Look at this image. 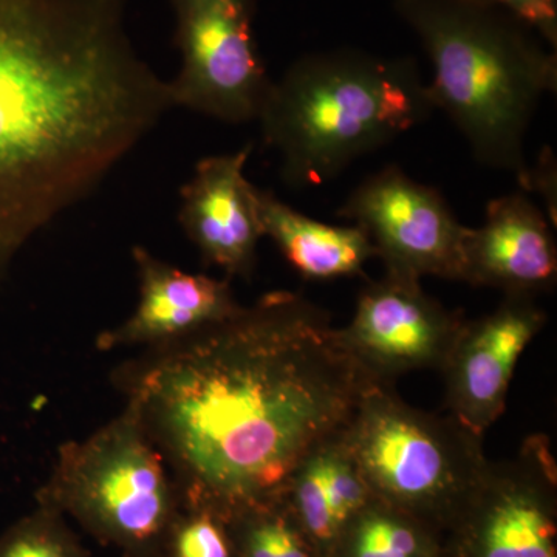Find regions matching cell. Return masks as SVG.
<instances>
[{
    "label": "cell",
    "mask_w": 557,
    "mask_h": 557,
    "mask_svg": "<svg viewBox=\"0 0 557 557\" xmlns=\"http://www.w3.org/2000/svg\"><path fill=\"white\" fill-rule=\"evenodd\" d=\"M338 215L364 230L386 273L463 282L468 226L437 189L399 168L387 166L366 178Z\"/></svg>",
    "instance_id": "cell-8"
},
{
    "label": "cell",
    "mask_w": 557,
    "mask_h": 557,
    "mask_svg": "<svg viewBox=\"0 0 557 557\" xmlns=\"http://www.w3.org/2000/svg\"><path fill=\"white\" fill-rule=\"evenodd\" d=\"M555 225L528 197L512 193L487 203L485 222L468 228L463 282L537 298L557 282Z\"/></svg>",
    "instance_id": "cell-13"
},
{
    "label": "cell",
    "mask_w": 557,
    "mask_h": 557,
    "mask_svg": "<svg viewBox=\"0 0 557 557\" xmlns=\"http://www.w3.org/2000/svg\"><path fill=\"white\" fill-rule=\"evenodd\" d=\"M557 465L547 435L490 461L456 520L457 557H557Z\"/></svg>",
    "instance_id": "cell-9"
},
{
    "label": "cell",
    "mask_w": 557,
    "mask_h": 557,
    "mask_svg": "<svg viewBox=\"0 0 557 557\" xmlns=\"http://www.w3.org/2000/svg\"><path fill=\"white\" fill-rule=\"evenodd\" d=\"M434 110L412 58L336 49L293 62L271 84L258 121L284 182L307 189L416 129Z\"/></svg>",
    "instance_id": "cell-4"
},
{
    "label": "cell",
    "mask_w": 557,
    "mask_h": 557,
    "mask_svg": "<svg viewBox=\"0 0 557 557\" xmlns=\"http://www.w3.org/2000/svg\"><path fill=\"white\" fill-rule=\"evenodd\" d=\"M420 278L386 273L359 293L348 325L338 329L348 354L376 383L416 370H442L467 319L421 288Z\"/></svg>",
    "instance_id": "cell-10"
},
{
    "label": "cell",
    "mask_w": 557,
    "mask_h": 557,
    "mask_svg": "<svg viewBox=\"0 0 557 557\" xmlns=\"http://www.w3.org/2000/svg\"><path fill=\"white\" fill-rule=\"evenodd\" d=\"M172 108L121 0H0V271Z\"/></svg>",
    "instance_id": "cell-2"
},
{
    "label": "cell",
    "mask_w": 557,
    "mask_h": 557,
    "mask_svg": "<svg viewBox=\"0 0 557 557\" xmlns=\"http://www.w3.org/2000/svg\"><path fill=\"white\" fill-rule=\"evenodd\" d=\"M139 298L134 313L98 335L101 351L156 347L218 324L240 309L228 278L193 274L164 262L148 249H132Z\"/></svg>",
    "instance_id": "cell-14"
},
{
    "label": "cell",
    "mask_w": 557,
    "mask_h": 557,
    "mask_svg": "<svg viewBox=\"0 0 557 557\" xmlns=\"http://www.w3.org/2000/svg\"><path fill=\"white\" fill-rule=\"evenodd\" d=\"M556 160L552 149L542 152L536 166L528 168L527 177L523 180L522 189L525 193L539 194L544 199L549 222L556 226L557 222V182Z\"/></svg>",
    "instance_id": "cell-22"
},
{
    "label": "cell",
    "mask_w": 557,
    "mask_h": 557,
    "mask_svg": "<svg viewBox=\"0 0 557 557\" xmlns=\"http://www.w3.org/2000/svg\"><path fill=\"white\" fill-rule=\"evenodd\" d=\"M252 146L197 163L182 188L180 223L207 265L251 278L263 237L258 188L245 175Z\"/></svg>",
    "instance_id": "cell-12"
},
{
    "label": "cell",
    "mask_w": 557,
    "mask_h": 557,
    "mask_svg": "<svg viewBox=\"0 0 557 557\" xmlns=\"http://www.w3.org/2000/svg\"><path fill=\"white\" fill-rule=\"evenodd\" d=\"M525 22L552 49L557 47V0H486Z\"/></svg>",
    "instance_id": "cell-21"
},
{
    "label": "cell",
    "mask_w": 557,
    "mask_h": 557,
    "mask_svg": "<svg viewBox=\"0 0 557 557\" xmlns=\"http://www.w3.org/2000/svg\"><path fill=\"white\" fill-rule=\"evenodd\" d=\"M324 448V446H322ZM321 449L296 469L285 487L284 498L296 522L318 549H332L339 534L322 472Z\"/></svg>",
    "instance_id": "cell-18"
},
{
    "label": "cell",
    "mask_w": 557,
    "mask_h": 557,
    "mask_svg": "<svg viewBox=\"0 0 557 557\" xmlns=\"http://www.w3.org/2000/svg\"><path fill=\"white\" fill-rule=\"evenodd\" d=\"M182 70L174 108L230 124L258 121L271 84L255 35V0H171Z\"/></svg>",
    "instance_id": "cell-7"
},
{
    "label": "cell",
    "mask_w": 557,
    "mask_h": 557,
    "mask_svg": "<svg viewBox=\"0 0 557 557\" xmlns=\"http://www.w3.org/2000/svg\"><path fill=\"white\" fill-rule=\"evenodd\" d=\"M482 438L408 405L392 384L370 387L341 435L372 497L428 527L467 507L490 465Z\"/></svg>",
    "instance_id": "cell-5"
},
{
    "label": "cell",
    "mask_w": 557,
    "mask_h": 557,
    "mask_svg": "<svg viewBox=\"0 0 557 557\" xmlns=\"http://www.w3.org/2000/svg\"><path fill=\"white\" fill-rule=\"evenodd\" d=\"M234 557H314V545L284 496L256 505L226 522Z\"/></svg>",
    "instance_id": "cell-17"
},
{
    "label": "cell",
    "mask_w": 557,
    "mask_h": 557,
    "mask_svg": "<svg viewBox=\"0 0 557 557\" xmlns=\"http://www.w3.org/2000/svg\"><path fill=\"white\" fill-rule=\"evenodd\" d=\"M547 324L537 298L505 295L500 306L465 321L443 364L449 416L483 437L507 408L520 355Z\"/></svg>",
    "instance_id": "cell-11"
},
{
    "label": "cell",
    "mask_w": 557,
    "mask_h": 557,
    "mask_svg": "<svg viewBox=\"0 0 557 557\" xmlns=\"http://www.w3.org/2000/svg\"><path fill=\"white\" fill-rule=\"evenodd\" d=\"M330 552L335 557H440L428 525L376 498L341 528Z\"/></svg>",
    "instance_id": "cell-16"
},
{
    "label": "cell",
    "mask_w": 557,
    "mask_h": 557,
    "mask_svg": "<svg viewBox=\"0 0 557 557\" xmlns=\"http://www.w3.org/2000/svg\"><path fill=\"white\" fill-rule=\"evenodd\" d=\"M0 557H90V553L65 516L38 505L0 539Z\"/></svg>",
    "instance_id": "cell-19"
},
{
    "label": "cell",
    "mask_w": 557,
    "mask_h": 557,
    "mask_svg": "<svg viewBox=\"0 0 557 557\" xmlns=\"http://www.w3.org/2000/svg\"><path fill=\"white\" fill-rule=\"evenodd\" d=\"M394 3L432 62L435 110L449 116L475 161L511 172L522 185L528 131L545 95L557 90L555 49L486 0Z\"/></svg>",
    "instance_id": "cell-3"
},
{
    "label": "cell",
    "mask_w": 557,
    "mask_h": 557,
    "mask_svg": "<svg viewBox=\"0 0 557 557\" xmlns=\"http://www.w3.org/2000/svg\"><path fill=\"white\" fill-rule=\"evenodd\" d=\"M115 383L182 507L225 523L284 496L300 463L339 438L380 384L327 311L295 292L267 293L218 324L148 347Z\"/></svg>",
    "instance_id": "cell-1"
},
{
    "label": "cell",
    "mask_w": 557,
    "mask_h": 557,
    "mask_svg": "<svg viewBox=\"0 0 557 557\" xmlns=\"http://www.w3.org/2000/svg\"><path fill=\"white\" fill-rule=\"evenodd\" d=\"M263 236L270 237L300 276L311 281L364 274L379 258L372 240L358 225H329L300 214L270 190H258Z\"/></svg>",
    "instance_id": "cell-15"
},
{
    "label": "cell",
    "mask_w": 557,
    "mask_h": 557,
    "mask_svg": "<svg viewBox=\"0 0 557 557\" xmlns=\"http://www.w3.org/2000/svg\"><path fill=\"white\" fill-rule=\"evenodd\" d=\"M159 557H234L226 523L203 509H180Z\"/></svg>",
    "instance_id": "cell-20"
},
{
    "label": "cell",
    "mask_w": 557,
    "mask_h": 557,
    "mask_svg": "<svg viewBox=\"0 0 557 557\" xmlns=\"http://www.w3.org/2000/svg\"><path fill=\"white\" fill-rule=\"evenodd\" d=\"M38 505L123 557H159L182 509L163 458L126 408L89 437L61 445Z\"/></svg>",
    "instance_id": "cell-6"
}]
</instances>
